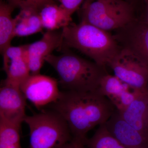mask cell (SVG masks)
<instances>
[{
  "label": "cell",
  "instance_id": "cell-1",
  "mask_svg": "<svg viewBox=\"0 0 148 148\" xmlns=\"http://www.w3.org/2000/svg\"><path fill=\"white\" fill-rule=\"evenodd\" d=\"M52 107L67 122L73 138L85 145L89 131L106 123L116 110L108 98L97 91L65 90Z\"/></svg>",
  "mask_w": 148,
  "mask_h": 148
},
{
  "label": "cell",
  "instance_id": "cell-2",
  "mask_svg": "<svg viewBox=\"0 0 148 148\" xmlns=\"http://www.w3.org/2000/svg\"><path fill=\"white\" fill-rule=\"evenodd\" d=\"M62 33V49H75L104 68L121 49L113 35L84 21L71 22Z\"/></svg>",
  "mask_w": 148,
  "mask_h": 148
},
{
  "label": "cell",
  "instance_id": "cell-3",
  "mask_svg": "<svg viewBox=\"0 0 148 148\" xmlns=\"http://www.w3.org/2000/svg\"><path fill=\"white\" fill-rule=\"evenodd\" d=\"M59 55L50 54L45 59L57 72L59 84L65 90L97 91L106 68L86 60L68 50Z\"/></svg>",
  "mask_w": 148,
  "mask_h": 148
},
{
  "label": "cell",
  "instance_id": "cell-4",
  "mask_svg": "<svg viewBox=\"0 0 148 148\" xmlns=\"http://www.w3.org/2000/svg\"><path fill=\"white\" fill-rule=\"evenodd\" d=\"M81 21L105 31H116L137 18L135 8L126 0L84 1L80 9Z\"/></svg>",
  "mask_w": 148,
  "mask_h": 148
},
{
  "label": "cell",
  "instance_id": "cell-5",
  "mask_svg": "<svg viewBox=\"0 0 148 148\" xmlns=\"http://www.w3.org/2000/svg\"><path fill=\"white\" fill-rule=\"evenodd\" d=\"M30 148H56L73 138L66 121L55 111H43L27 116Z\"/></svg>",
  "mask_w": 148,
  "mask_h": 148
},
{
  "label": "cell",
  "instance_id": "cell-6",
  "mask_svg": "<svg viewBox=\"0 0 148 148\" xmlns=\"http://www.w3.org/2000/svg\"><path fill=\"white\" fill-rule=\"evenodd\" d=\"M114 75L131 88L147 92L148 85V68L131 51L121 48L108 66Z\"/></svg>",
  "mask_w": 148,
  "mask_h": 148
},
{
  "label": "cell",
  "instance_id": "cell-7",
  "mask_svg": "<svg viewBox=\"0 0 148 148\" xmlns=\"http://www.w3.org/2000/svg\"><path fill=\"white\" fill-rule=\"evenodd\" d=\"M115 31L114 36L121 47L131 51L148 68V24L137 18Z\"/></svg>",
  "mask_w": 148,
  "mask_h": 148
},
{
  "label": "cell",
  "instance_id": "cell-8",
  "mask_svg": "<svg viewBox=\"0 0 148 148\" xmlns=\"http://www.w3.org/2000/svg\"><path fill=\"white\" fill-rule=\"evenodd\" d=\"M19 88L27 100L38 108L54 103L61 93L56 79L40 74H30Z\"/></svg>",
  "mask_w": 148,
  "mask_h": 148
},
{
  "label": "cell",
  "instance_id": "cell-9",
  "mask_svg": "<svg viewBox=\"0 0 148 148\" xmlns=\"http://www.w3.org/2000/svg\"><path fill=\"white\" fill-rule=\"evenodd\" d=\"M26 100L20 88L2 82L0 88V121L21 129L27 116Z\"/></svg>",
  "mask_w": 148,
  "mask_h": 148
},
{
  "label": "cell",
  "instance_id": "cell-10",
  "mask_svg": "<svg viewBox=\"0 0 148 148\" xmlns=\"http://www.w3.org/2000/svg\"><path fill=\"white\" fill-rule=\"evenodd\" d=\"M62 42V31H47L38 41L27 45L26 53L31 75L40 74L46 58L56 49H61Z\"/></svg>",
  "mask_w": 148,
  "mask_h": 148
},
{
  "label": "cell",
  "instance_id": "cell-11",
  "mask_svg": "<svg viewBox=\"0 0 148 148\" xmlns=\"http://www.w3.org/2000/svg\"><path fill=\"white\" fill-rule=\"evenodd\" d=\"M26 48L27 45L11 46L3 53V69L7 75L3 82L19 87L30 75Z\"/></svg>",
  "mask_w": 148,
  "mask_h": 148
},
{
  "label": "cell",
  "instance_id": "cell-12",
  "mask_svg": "<svg viewBox=\"0 0 148 148\" xmlns=\"http://www.w3.org/2000/svg\"><path fill=\"white\" fill-rule=\"evenodd\" d=\"M112 135L126 148H148V140L132 127L116 110L105 123Z\"/></svg>",
  "mask_w": 148,
  "mask_h": 148
},
{
  "label": "cell",
  "instance_id": "cell-13",
  "mask_svg": "<svg viewBox=\"0 0 148 148\" xmlns=\"http://www.w3.org/2000/svg\"><path fill=\"white\" fill-rule=\"evenodd\" d=\"M127 123L148 140V95L141 92L130 106L119 112Z\"/></svg>",
  "mask_w": 148,
  "mask_h": 148
},
{
  "label": "cell",
  "instance_id": "cell-14",
  "mask_svg": "<svg viewBox=\"0 0 148 148\" xmlns=\"http://www.w3.org/2000/svg\"><path fill=\"white\" fill-rule=\"evenodd\" d=\"M43 27L48 31H56L67 27L72 22L71 15L61 5L49 3L39 10Z\"/></svg>",
  "mask_w": 148,
  "mask_h": 148
},
{
  "label": "cell",
  "instance_id": "cell-15",
  "mask_svg": "<svg viewBox=\"0 0 148 148\" xmlns=\"http://www.w3.org/2000/svg\"><path fill=\"white\" fill-rule=\"evenodd\" d=\"M15 37H24L40 32L43 29L39 10L32 8L20 9L14 18Z\"/></svg>",
  "mask_w": 148,
  "mask_h": 148
},
{
  "label": "cell",
  "instance_id": "cell-16",
  "mask_svg": "<svg viewBox=\"0 0 148 148\" xmlns=\"http://www.w3.org/2000/svg\"><path fill=\"white\" fill-rule=\"evenodd\" d=\"M8 3H0V50L1 54L9 47L14 37L15 23L12 13L14 9Z\"/></svg>",
  "mask_w": 148,
  "mask_h": 148
},
{
  "label": "cell",
  "instance_id": "cell-17",
  "mask_svg": "<svg viewBox=\"0 0 148 148\" xmlns=\"http://www.w3.org/2000/svg\"><path fill=\"white\" fill-rule=\"evenodd\" d=\"M86 145L88 148H126L109 132L105 124L99 126L93 136L88 139Z\"/></svg>",
  "mask_w": 148,
  "mask_h": 148
},
{
  "label": "cell",
  "instance_id": "cell-18",
  "mask_svg": "<svg viewBox=\"0 0 148 148\" xmlns=\"http://www.w3.org/2000/svg\"><path fill=\"white\" fill-rule=\"evenodd\" d=\"M131 88L114 75L107 73L101 78L97 91L109 100Z\"/></svg>",
  "mask_w": 148,
  "mask_h": 148
},
{
  "label": "cell",
  "instance_id": "cell-19",
  "mask_svg": "<svg viewBox=\"0 0 148 148\" xmlns=\"http://www.w3.org/2000/svg\"><path fill=\"white\" fill-rule=\"evenodd\" d=\"M20 128L0 121V148H22Z\"/></svg>",
  "mask_w": 148,
  "mask_h": 148
},
{
  "label": "cell",
  "instance_id": "cell-20",
  "mask_svg": "<svg viewBox=\"0 0 148 148\" xmlns=\"http://www.w3.org/2000/svg\"><path fill=\"white\" fill-rule=\"evenodd\" d=\"M141 92L131 88L125 90L110 100L116 109L121 112L130 106Z\"/></svg>",
  "mask_w": 148,
  "mask_h": 148
},
{
  "label": "cell",
  "instance_id": "cell-21",
  "mask_svg": "<svg viewBox=\"0 0 148 148\" xmlns=\"http://www.w3.org/2000/svg\"><path fill=\"white\" fill-rule=\"evenodd\" d=\"M8 3L14 8L20 9L32 8L40 10L43 6L49 3L53 2V0H8Z\"/></svg>",
  "mask_w": 148,
  "mask_h": 148
},
{
  "label": "cell",
  "instance_id": "cell-22",
  "mask_svg": "<svg viewBox=\"0 0 148 148\" xmlns=\"http://www.w3.org/2000/svg\"><path fill=\"white\" fill-rule=\"evenodd\" d=\"M61 5L65 9L67 12L72 15L76 11L81 8L85 0H58Z\"/></svg>",
  "mask_w": 148,
  "mask_h": 148
},
{
  "label": "cell",
  "instance_id": "cell-23",
  "mask_svg": "<svg viewBox=\"0 0 148 148\" xmlns=\"http://www.w3.org/2000/svg\"><path fill=\"white\" fill-rule=\"evenodd\" d=\"M138 18L140 21L148 24V0H144Z\"/></svg>",
  "mask_w": 148,
  "mask_h": 148
},
{
  "label": "cell",
  "instance_id": "cell-24",
  "mask_svg": "<svg viewBox=\"0 0 148 148\" xmlns=\"http://www.w3.org/2000/svg\"><path fill=\"white\" fill-rule=\"evenodd\" d=\"M85 145L82 141L73 138L69 142L56 148H85Z\"/></svg>",
  "mask_w": 148,
  "mask_h": 148
},
{
  "label": "cell",
  "instance_id": "cell-25",
  "mask_svg": "<svg viewBox=\"0 0 148 148\" xmlns=\"http://www.w3.org/2000/svg\"><path fill=\"white\" fill-rule=\"evenodd\" d=\"M135 8L136 12L140 11L144 0H126Z\"/></svg>",
  "mask_w": 148,
  "mask_h": 148
},
{
  "label": "cell",
  "instance_id": "cell-26",
  "mask_svg": "<svg viewBox=\"0 0 148 148\" xmlns=\"http://www.w3.org/2000/svg\"><path fill=\"white\" fill-rule=\"evenodd\" d=\"M95 1V0H85V1H87V2H92L93 1Z\"/></svg>",
  "mask_w": 148,
  "mask_h": 148
},
{
  "label": "cell",
  "instance_id": "cell-27",
  "mask_svg": "<svg viewBox=\"0 0 148 148\" xmlns=\"http://www.w3.org/2000/svg\"><path fill=\"white\" fill-rule=\"evenodd\" d=\"M147 92V94L148 95V85L147 88V92Z\"/></svg>",
  "mask_w": 148,
  "mask_h": 148
}]
</instances>
